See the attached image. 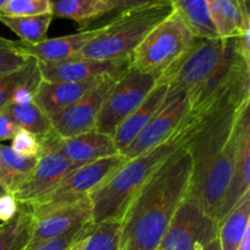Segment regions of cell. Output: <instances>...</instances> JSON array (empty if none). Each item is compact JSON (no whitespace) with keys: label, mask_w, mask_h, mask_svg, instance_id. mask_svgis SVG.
<instances>
[{"label":"cell","mask_w":250,"mask_h":250,"mask_svg":"<svg viewBox=\"0 0 250 250\" xmlns=\"http://www.w3.org/2000/svg\"><path fill=\"white\" fill-rule=\"evenodd\" d=\"M11 149L16 154L26 158H39L42 153L41 142L29 132L20 129L11 139Z\"/></svg>","instance_id":"32"},{"label":"cell","mask_w":250,"mask_h":250,"mask_svg":"<svg viewBox=\"0 0 250 250\" xmlns=\"http://www.w3.org/2000/svg\"><path fill=\"white\" fill-rule=\"evenodd\" d=\"M19 205L20 203L17 202L12 193L0 195V222L5 224L14 219L15 215L19 211Z\"/></svg>","instance_id":"33"},{"label":"cell","mask_w":250,"mask_h":250,"mask_svg":"<svg viewBox=\"0 0 250 250\" xmlns=\"http://www.w3.org/2000/svg\"><path fill=\"white\" fill-rule=\"evenodd\" d=\"M172 12L168 0L150 2L120 11L111 21L100 26L93 37L73 58L94 60L129 59L146 34Z\"/></svg>","instance_id":"4"},{"label":"cell","mask_w":250,"mask_h":250,"mask_svg":"<svg viewBox=\"0 0 250 250\" xmlns=\"http://www.w3.org/2000/svg\"><path fill=\"white\" fill-rule=\"evenodd\" d=\"M20 129L21 128L2 110H0V142L11 141Z\"/></svg>","instance_id":"34"},{"label":"cell","mask_w":250,"mask_h":250,"mask_svg":"<svg viewBox=\"0 0 250 250\" xmlns=\"http://www.w3.org/2000/svg\"><path fill=\"white\" fill-rule=\"evenodd\" d=\"M237 250H250V227L247 229L246 234H244L243 239H242L241 244H239Z\"/></svg>","instance_id":"36"},{"label":"cell","mask_w":250,"mask_h":250,"mask_svg":"<svg viewBox=\"0 0 250 250\" xmlns=\"http://www.w3.org/2000/svg\"><path fill=\"white\" fill-rule=\"evenodd\" d=\"M92 222V204L89 198L54 208L44 214L33 216V226L28 244L24 249L59 238L78 227Z\"/></svg>","instance_id":"15"},{"label":"cell","mask_w":250,"mask_h":250,"mask_svg":"<svg viewBox=\"0 0 250 250\" xmlns=\"http://www.w3.org/2000/svg\"><path fill=\"white\" fill-rule=\"evenodd\" d=\"M167 85L156 82L155 87L144 99V102L126 120L121 122V125L112 134L115 146H116L119 153L126 149L137 138V136L146 128V125L153 120V117L163 109L167 100Z\"/></svg>","instance_id":"18"},{"label":"cell","mask_w":250,"mask_h":250,"mask_svg":"<svg viewBox=\"0 0 250 250\" xmlns=\"http://www.w3.org/2000/svg\"><path fill=\"white\" fill-rule=\"evenodd\" d=\"M38 66L42 81L83 82L107 76L119 77L131 67V58L124 60L71 58L56 62H38Z\"/></svg>","instance_id":"13"},{"label":"cell","mask_w":250,"mask_h":250,"mask_svg":"<svg viewBox=\"0 0 250 250\" xmlns=\"http://www.w3.org/2000/svg\"><path fill=\"white\" fill-rule=\"evenodd\" d=\"M115 10L116 5L110 0H53L51 2L54 17L72 20L82 28Z\"/></svg>","instance_id":"22"},{"label":"cell","mask_w":250,"mask_h":250,"mask_svg":"<svg viewBox=\"0 0 250 250\" xmlns=\"http://www.w3.org/2000/svg\"><path fill=\"white\" fill-rule=\"evenodd\" d=\"M156 73H143L129 67L122 73L107 93L94 129L112 137L126 120L153 90L158 82Z\"/></svg>","instance_id":"8"},{"label":"cell","mask_w":250,"mask_h":250,"mask_svg":"<svg viewBox=\"0 0 250 250\" xmlns=\"http://www.w3.org/2000/svg\"><path fill=\"white\" fill-rule=\"evenodd\" d=\"M238 2V5L241 6L242 10H246V11H249V0H236Z\"/></svg>","instance_id":"38"},{"label":"cell","mask_w":250,"mask_h":250,"mask_svg":"<svg viewBox=\"0 0 250 250\" xmlns=\"http://www.w3.org/2000/svg\"><path fill=\"white\" fill-rule=\"evenodd\" d=\"M102 78L83 81V82H46V81H41L33 94V100L41 107L42 111L49 119H51L59 112L71 106L80 98H82Z\"/></svg>","instance_id":"19"},{"label":"cell","mask_w":250,"mask_h":250,"mask_svg":"<svg viewBox=\"0 0 250 250\" xmlns=\"http://www.w3.org/2000/svg\"><path fill=\"white\" fill-rule=\"evenodd\" d=\"M100 27L83 29L77 33L58 38H46L38 43H26L15 41L16 48L26 56L36 59L38 62H56L73 58L93 37L99 32Z\"/></svg>","instance_id":"17"},{"label":"cell","mask_w":250,"mask_h":250,"mask_svg":"<svg viewBox=\"0 0 250 250\" xmlns=\"http://www.w3.org/2000/svg\"><path fill=\"white\" fill-rule=\"evenodd\" d=\"M121 219H110L94 225L82 239L78 250H120Z\"/></svg>","instance_id":"28"},{"label":"cell","mask_w":250,"mask_h":250,"mask_svg":"<svg viewBox=\"0 0 250 250\" xmlns=\"http://www.w3.org/2000/svg\"><path fill=\"white\" fill-rule=\"evenodd\" d=\"M203 250H220V244H219V239H214L211 243L208 244Z\"/></svg>","instance_id":"37"},{"label":"cell","mask_w":250,"mask_h":250,"mask_svg":"<svg viewBox=\"0 0 250 250\" xmlns=\"http://www.w3.org/2000/svg\"><path fill=\"white\" fill-rule=\"evenodd\" d=\"M33 94L31 90L19 93V95L1 110L20 128L42 139L53 132V127L50 119L34 103Z\"/></svg>","instance_id":"20"},{"label":"cell","mask_w":250,"mask_h":250,"mask_svg":"<svg viewBox=\"0 0 250 250\" xmlns=\"http://www.w3.org/2000/svg\"><path fill=\"white\" fill-rule=\"evenodd\" d=\"M51 2L53 0H6L0 7V17H23L50 14Z\"/></svg>","instance_id":"29"},{"label":"cell","mask_w":250,"mask_h":250,"mask_svg":"<svg viewBox=\"0 0 250 250\" xmlns=\"http://www.w3.org/2000/svg\"><path fill=\"white\" fill-rule=\"evenodd\" d=\"M172 12L198 39L220 38L210 17L207 0H171Z\"/></svg>","instance_id":"23"},{"label":"cell","mask_w":250,"mask_h":250,"mask_svg":"<svg viewBox=\"0 0 250 250\" xmlns=\"http://www.w3.org/2000/svg\"><path fill=\"white\" fill-rule=\"evenodd\" d=\"M182 146H185L182 137L176 132L163 144L129 159L120 166L89 195L93 224L98 225L110 219H121L137 192L166 158Z\"/></svg>","instance_id":"3"},{"label":"cell","mask_w":250,"mask_h":250,"mask_svg":"<svg viewBox=\"0 0 250 250\" xmlns=\"http://www.w3.org/2000/svg\"><path fill=\"white\" fill-rule=\"evenodd\" d=\"M188 107L189 103L187 94L168 93L167 100L163 109L153 117L146 128L137 136V138L120 154L129 160L170 139L182 124L188 112Z\"/></svg>","instance_id":"11"},{"label":"cell","mask_w":250,"mask_h":250,"mask_svg":"<svg viewBox=\"0 0 250 250\" xmlns=\"http://www.w3.org/2000/svg\"><path fill=\"white\" fill-rule=\"evenodd\" d=\"M168 1H171V0H168Z\"/></svg>","instance_id":"44"},{"label":"cell","mask_w":250,"mask_h":250,"mask_svg":"<svg viewBox=\"0 0 250 250\" xmlns=\"http://www.w3.org/2000/svg\"><path fill=\"white\" fill-rule=\"evenodd\" d=\"M126 161L127 159L119 153L75 168L50 193L28 205L32 215L37 216L54 208L89 198V195Z\"/></svg>","instance_id":"7"},{"label":"cell","mask_w":250,"mask_h":250,"mask_svg":"<svg viewBox=\"0 0 250 250\" xmlns=\"http://www.w3.org/2000/svg\"><path fill=\"white\" fill-rule=\"evenodd\" d=\"M193 160L185 146L150 176L121 216L120 250H158L192 185Z\"/></svg>","instance_id":"2"},{"label":"cell","mask_w":250,"mask_h":250,"mask_svg":"<svg viewBox=\"0 0 250 250\" xmlns=\"http://www.w3.org/2000/svg\"><path fill=\"white\" fill-rule=\"evenodd\" d=\"M250 192L229 210L219 224L220 250H237L247 229L250 227Z\"/></svg>","instance_id":"24"},{"label":"cell","mask_w":250,"mask_h":250,"mask_svg":"<svg viewBox=\"0 0 250 250\" xmlns=\"http://www.w3.org/2000/svg\"><path fill=\"white\" fill-rule=\"evenodd\" d=\"M38 158H26L15 153L10 146L0 143V164L6 176V189L14 193L33 171Z\"/></svg>","instance_id":"27"},{"label":"cell","mask_w":250,"mask_h":250,"mask_svg":"<svg viewBox=\"0 0 250 250\" xmlns=\"http://www.w3.org/2000/svg\"><path fill=\"white\" fill-rule=\"evenodd\" d=\"M93 226H94V224H93V222H89V224H85L83 225V226L78 227V229H73V231L68 232L65 236L51 239V241L48 242H44V243L38 244V246L33 247V248L24 250H66L68 247L72 246L73 243L84 238V237L92 231Z\"/></svg>","instance_id":"31"},{"label":"cell","mask_w":250,"mask_h":250,"mask_svg":"<svg viewBox=\"0 0 250 250\" xmlns=\"http://www.w3.org/2000/svg\"><path fill=\"white\" fill-rule=\"evenodd\" d=\"M31 58L22 54L15 45V41L0 36V75L14 72L27 63Z\"/></svg>","instance_id":"30"},{"label":"cell","mask_w":250,"mask_h":250,"mask_svg":"<svg viewBox=\"0 0 250 250\" xmlns=\"http://www.w3.org/2000/svg\"><path fill=\"white\" fill-rule=\"evenodd\" d=\"M77 167L80 165L55 151H42L33 171L12 194L20 204H32L58 187Z\"/></svg>","instance_id":"14"},{"label":"cell","mask_w":250,"mask_h":250,"mask_svg":"<svg viewBox=\"0 0 250 250\" xmlns=\"http://www.w3.org/2000/svg\"><path fill=\"white\" fill-rule=\"evenodd\" d=\"M195 39L188 27L171 12L137 46L131 55V67L160 76L193 45Z\"/></svg>","instance_id":"6"},{"label":"cell","mask_w":250,"mask_h":250,"mask_svg":"<svg viewBox=\"0 0 250 250\" xmlns=\"http://www.w3.org/2000/svg\"><path fill=\"white\" fill-rule=\"evenodd\" d=\"M41 81L38 61L32 58L19 70L0 75V110L11 103L19 93L24 90L36 92Z\"/></svg>","instance_id":"25"},{"label":"cell","mask_w":250,"mask_h":250,"mask_svg":"<svg viewBox=\"0 0 250 250\" xmlns=\"http://www.w3.org/2000/svg\"><path fill=\"white\" fill-rule=\"evenodd\" d=\"M85 237H87V236H85ZM85 237H84V238H85ZM81 242H82V239H81V241H78V242H76V243H73L72 246L68 247V248L66 249V250H78V248H80Z\"/></svg>","instance_id":"40"},{"label":"cell","mask_w":250,"mask_h":250,"mask_svg":"<svg viewBox=\"0 0 250 250\" xmlns=\"http://www.w3.org/2000/svg\"><path fill=\"white\" fill-rule=\"evenodd\" d=\"M0 229H1V225H0Z\"/></svg>","instance_id":"43"},{"label":"cell","mask_w":250,"mask_h":250,"mask_svg":"<svg viewBox=\"0 0 250 250\" xmlns=\"http://www.w3.org/2000/svg\"><path fill=\"white\" fill-rule=\"evenodd\" d=\"M249 105L244 107L241 117L238 144H237L236 156H234L233 171L231 182L227 190L222 209L219 215V224L229 212V210L250 192V115Z\"/></svg>","instance_id":"16"},{"label":"cell","mask_w":250,"mask_h":250,"mask_svg":"<svg viewBox=\"0 0 250 250\" xmlns=\"http://www.w3.org/2000/svg\"><path fill=\"white\" fill-rule=\"evenodd\" d=\"M0 183H1V185L5 187V189H6V176H5L4 171H2L1 164H0Z\"/></svg>","instance_id":"39"},{"label":"cell","mask_w":250,"mask_h":250,"mask_svg":"<svg viewBox=\"0 0 250 250\" xmlns=\"http://www.w3.org/2000/svg\"><path fill=\"white\" fill-rule=\"evenodd\" d=\"M53 14H43L37 16L0 17V22L11 29L20 41L26 43H38L46 39V33L53 21Z\"/></svg>","instance_id":"26"},{"label":"cell","mask_w":250,"mask_h":250,"mask_svg":"<svg viewBox=\"0 0 250 250\" xmlns=\"http://www.w3.org/2000/svg\"><path fill=\"white\" fill-rule=\"evenodd\" d=\"M250 99L225 107L190 128H178L193 160L189 194L219 224L233 171L241 117Z\"/></svg>","instance_id":"1"},{"label":"cell","mask_w":250,"mask_h":250,"mask_svg":"<svg viewBox=\"0 0 250 250\" xmlns=\"http://www.w3.org/2000/svg\"><path fill=\"white\" fill-rule=\"evenodd\" d=\"M217 232L219 224L188 192L176 210L158 250H203L217 238Z\"/></svg>","instance_id":"9"},{"label":"cell","mask_w":250,"mask_h":250,"mask_svg":"<svg viewBox=\"0 0 250 250\" xmlns=\"http://www.w3.org/2000/svg\"><path fill=\"white\" fill-rule=\"evenodd\" d=\"M236 38L195 39L193 45L158 78L168 87V93L189 94L199 87L232 54Z\"/></svg>","instance_id":"5"},{"label":"cell","mask_w":250,"mask_h":250,"mask_svg":"<svg viewBox=\"0 0 250 250\" xmlns=\"http://www.w3.org/2000/svg\"><path fill=\"white\" fill-rule=\"evenodd\" d=\"M119 77H103L77 102L51 117L54 133L60 138H68L94 129L103 103Z\"/></svg>","instance_id":"10"},{"label":"cell","mask_w":250,"mask_h":250,"mask_svg":"<svg viewBox=\"0 0 250 250\" xmlns=\"http://www.w3.org/2000/svg\"><path fill=\"white\" fill-rule=\"evenodd\" d=\"M110 1H112L116 5V10L120 12L127 9H132V7L141 6V5L160 1V0H110Z\"/></svg>","instance_id":"35"},{"label":"cell","mask_w":250,"mask_h":250,"mask_svg":"<svg viewBox=\"0 0 250 250\" xmlns=\"http://www.w3.org/2000/svg\"><path fill=\"white\" fill-rule=\"evenodd\" d=\"M6 193H9V192H7V190L5 189L4 186H2L1 183H0V195H4V194H6Z\"/></svg>","instance_id":"41"},{"label":"cell","mask_w":250,"mask_h":250,"mask_svg":"<svg viewBox=\"0 0 250 250\" xmlns=\"http://www.w3.org/2000/svg\"><path fill=\"white\" fill-rule=\"evenodd\" d=\"M207 2L220 38H236L250 29L249 11L242 10L236 0H207Z\"/></svg>","instance_id":"21"},{"label":"cell","mask_w":250,"mask_h":250,"mask_svg":"<svg viewBox=\"0 0 250 250\" xmlns=\"http://www.w3.org/2000/svg\"><path fill=\"white\" fill-rule=\"evenodd\" d=\"M5 1H6V0H0V7H1L2 5H4Z\"/></svg>","instance_id":"42"},{"label":"cell","mask_w":250,"mask_h":250,"mask_svg":"<svg viewBox=\"0 0 250 250\" xmlns=\"http://www.w3.org/2000/svg\"><path fill=\"white\" fill-rule=\"evenodd\" d=\"M39 142L42 151H55L80 166L119 154L114 138L95 129L68 138H60L51 132Z\"/></svg>","instance_id":"12"}]
</instances>
